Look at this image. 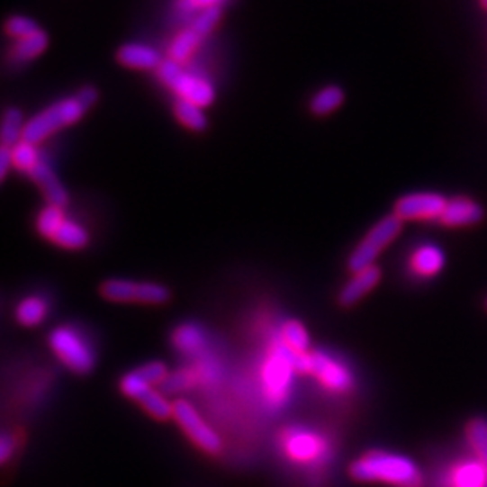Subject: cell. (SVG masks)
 <instances>
[{"label":"cell","mask_w":487,"mask_h":487,"mask_svg":"<svg viewBox=\"0 0 487 487\" xmlns=\"http://www.w3.org/2000/svg\"><path fill=\"white\" fill-rule=\"evenodd\" d=\"M350 476L357 482H383L393 487H420L419 467L404 455L368 451L350 464Z\"/></svg>","instance_id":"obj_1"},{"label":"cell","mask_w":487,"mask_h":487,"mask_svg":"<svg viewBox=\"0 0 487 487\" xmlns=\"http://www.w3.org/2000/svg\"><path fill=\"white\" fill-rule=\"evenodd\" d=\"M98 96L100 95L95 87H84L82 91H78L77 96L57 102L55 105L48 107L46 111L26 122L23 140L39 145L51 138L55 132L78 123L86 116V113L98 102Z\"/></svg>","instance_id":"obj_2"},{"label":"cell","mask_w":487,"mask_h":487,"mask_svg":"<svg viewBox=\"0 0 487 487\" xmlns=\"http://www.w3.org/2000/svg\"><path fill=\"white\" fill-rule=\"evenodd\" d=\"M296 370V354L280 341L267 356L262 368V386L269 402L280 406L287 401Z\"/></svg>","instance_id":"obj_3"},{"label":"cell","mask_w":487,"mask_h":487,"mask_svg":"<svg viewBox=\"0 0 487 487\" xmlns=\"http://www.w3.org/2000/svg\"><path fill=\"white\" fill-rule=\"evenodd\" d=\"M50 347L55 356L75 374L86 375L96 365L91 343L73 327H59L50 334Z\"/></svg>","instance_id":"obj_4"},{"label":"cell","mask_w":487,"mask_h":487,"mask_svg":"<svg viewBox=\"0 0 487 487\" xmlns=\"http://www.w3.org/2000/svg\"><path fill=\"white\" fill-rule=\"evenodd\" d=\"M401 230L402 221L395 213L381 219L352 251L348 258V269L352 273H359L366 267L375 266L377 257L383 253L384 248H388L395 240Z\"/></svg>","instance_id":"obj_5"},{"label":"cell","mask_w":487,"mask_h":487,"mask_svg":"<svg viewBox=\"0 0 487 487\" xmlns=\"http://www.w3.org/2000/svg\"><path fill=\"white\" fill-rule=\"evenodd\" d=\"M100 294L107 302L114 303H145V305H163L172 294L170 289L156 282H136L125 278H111L102 284Z\"/></svg>","instance_id":"obj_6"},{"label":"cell","mask_w":487,"mask_h":487,"mask_svg":"<svg viewBox=\"0 0 487 487\" xmlns=\"http://www.w3.org/2000/svg\"><path fill=\"white\" fill-rule=\"evenodd\" d=\"M158 77L167 87H170L174 93H177L179 98L188 100L203 109L212 105L215 100V91L210 82L186 73L174 60H165L161 64V68L158 69Z\"/></svg>","instance_id":"obj_7"},{"label":"cell","mask_w":487,"mask_h":487,"mask_svg":"<svg viewBox=\"0 0 487 487\" xmlns=\"http://www.w3.org/2000/svg\"><path fill=\"white\" fill-rule=\"evenodd\" d=\"M296 368L314 375L330 392H347L352 386L350 370L325 352L296 354Z\"/></svg>","instance_id":"obj_8"},{"label":"cell","mask_w":487,"mask_h":487,"mask_svg":"<svg viewBox=\"0 0 487 487\" xmlns=\"http://www.w3.org/2000/svg\"><path fill=\"white\" fill-rule=\"evenodd\" d=\"M174 419L183 428V431L192 438V442L210 455H219L222 451V440L217 431L199 415L197 408L186 401L177 399L174 402Z\"/></svg>","instance_id":"obj_9"},{"label":"cell","mask_w":487,"mask_h":487,"mask_svg":"<svg viewBox=\"0 0 487 487\" xmlns=\"http://www.w3.org/2000/svg\"><path fill=\"white\" fill-rule=\"evenodd\" d=\"M282 447L285 455L298 464H320L327 458L329 446L314 431L305 428H289L282 433Z\"/></svg>","instance_id":"obj_10"},{"label":"cell","mask_w":487,"mask_h":487,"mask_svg":"<svg viewBox=\"0 0 487 487\" xmlns=\"http://www.w3.org/2000/svg\"><path fill=\"white\" fill-rule=\"evenodd\" d=\"M221 15L222 14L219 6L204 10L199 15V19L176 39V42L170 48V60L177 64L185 62L195 51V48L203 42V39L213 32V28L221 21Z\"/></svg>","instance_id":"obj_11"},{"label":"cell","mask_w":487,"mask_h":487,"mask_svg":"<svg viewBox=\"0 0 487 487\" xmlns=\"http://www.w3.org/2000/svg\"><path fill=\"white\" fill-rule=\"evenodd\" d=\"M447 201L438 194H410L395 203V215L404 221L440 219Z\"/></svg>","instance_id":"obj_12"},{"label":"cell","mask_w":487,"mask_h":487,"mask_svg":"<svg viewBox=\"0 0 487 487\" xmlns=\"http://www.w3.org/2000/svg\"><path fill=\"white\" fill-rule=\"evenodd\" d=\"M381 280V269L377 266L366 267L359 273H354L348 284L343 285V289L338 294V302L341 307H352L357 302H361Z\"/></svg>","instance_id":"obj_13"},{"label":"cell","mask_w":487,"mask_h":487,"mask_svg":"<svg viewBox=\"0 0 487 487\" xmlns=\"http://www.w3.org/2000/svg\"><path fill=\"white\" fill-rule=\"evenodd\" d=\"M30 177L33 179V183L44 194L48 204L60 206V208H66L69 204V192H68V188L62 185V181L59 179V176L55 174V170L46 161H42L32 172Z\"/></svg>","instance_id":"obj_14"},{"label":"cell","mask_w":487,"mask_h":487,"mask_svg":"<svg viewBox=\"0 0 487 487\" xmlns=\"http://www.w3.org/2000/svg\"><path fill=\"white\" fill-rule=\"evenodd\" d=\"M482 219H483V210L480 204L467 199H453V201H447V206L438 221L444 226L458 228V226L476 224Z\"/></svg>","instance_id":"obj_15"},{"label":"cell","mask_w":487,"mask_h":487,"mask_svg":"<svg viewBox=\"0 0 487 487\" xmlns=\"http://www.w3.org/2000/svg\"><path fill=\"white\" fill-rule=\"evenodd\" d=\"M118 62L122 66H125V68H131V69H141V71L156 69L158 71L165 60L150 46L127 44V46L120 48V51H118Z\"/></svg>","instance_id":"obj_16"},{"label":"cell","mask_w":487,"mask_h":487,"mask_svg":"<svg viewBox=\"0 0 487 487\" xmlns=\"http://www.w3.org/2000/svg\"><path fill=\"white\" fill-rule=\"evenodd\" d=\"M172 345L186 356H199L206 348V332L195 323L179 325L172 334Z\"/></svg>","instance_id":"obj_17"},{"label":"cell","mask_w":487,"mask_h":487,"mask_svg":"<svg viewBox=\"0 0 487 487\" xmlns=\"http://www.w3.org/2000/svg\"><path fill=\"white\" fill-rule=\"evenodd\" d=\"M51 242L68 251H80L89 244V231L80 222L68 219Z\"/></svg>","instance_id":"obj_18"},{"label":"cell","mask_w":487,"mask_h":487,"mask_svg":"<svg viewBox=\"0 0 487 487\" xmlns=\"http://www.w3.org/2000/svg\"><path fill=\"white\" fill-rule=\"evenodd\" d=\"M15 316L24 327H37L48 318V303L41 296H28L17 305Z\"/></svg>","instance_id":"obj_19"},{"label":"cell","mask_w":487,"mask_h":487,"mask_svg":"<svg viewBox=\"0 0 487 487\" xmlns=\"http://www.w3.org/2000/svg\"><path fill=\"white\" fill-rule=\"evenodd\" d=\"M24 129H26V122H24L23 111L15 107L8 109L3 118V132H0L3 147L14 149L17 143H21L24 138Z\"/></svg>","instance_id":"obj_20"},{"label":"cell","mask_w":487,"mask_h":487,"mask_svg":"<svg viewBox=\"0 0 487 487\" xmlns=\"http://www.w3.org/2000/svg\"><path fill=\"white\" fill-rule=\"evenodd\" d=\"M174 113L177 116V120L190 131L194 132H203L208 129V118L206 114L203 113V107L188 102V100H183V98H177L176 105H174Z\"/></svg>","instance_id":"obj_21"},{"label":"cell","mask_w":487,"mask_h":487,"mask_svg":"<svg viewBox=\"0 0 487 487\" xmlns=\"http://www.w3.org/2000/svg\"><path fill=\"white\" fill-rule=\"evenodd\" d=\"M12 156H14V170H19L26 176H32V172L44 161L39 145H33L24 140L12 149Z\"/></svg>","instance_id":"obj_22"},{"label":"cell","mask_w":487,"mask_h":487,"mask_svg":"<svg viewBox=\"0 0 487 487\" xmlns=\"http://www.w3.org/2000/svg\"><path fill=\"white\" fill-rule=\"evenodd\" d=\"M282 343L294 354H307L311 347V338L303 323L289 320L282 327Z\"/></svg>","instance_id":"obj_23"},{"label":"cell","mask_w":487,"mask_h":487,"mask_svg":"<svg viewBox=\"0 0 487 487\" xmlns=\"http://www.w3.org/2000/svg\"><path fill=\"white\" fill-rule=\"evenodd\" d=\"M345 100L343 89L336 86H329L321 89L312 100H311V113L316 116H327L332 114Z\"/></svg>","instance_id":"obj_24"},{"label":"cell","mask_w":487,"mask_h":487,"mask_svg":"<svg viewBox=\"0 0 487 487\" xmlns=\"http://www.w3.org/2000/svg\"><path fill=\"white\" fill-rule=\"evenodd\" d=\"M66 221H68V215H66L64 208L48 204V206L39 213V219H37V230H39V233H41L44 239L53 240L55 235L59 233V230L62 228V224H64Z\"/></svg>","instance_id":"obj_25"},{"label":"cell","mask_w":487,"mask_h":487,"mask_svg":"<svg viewBox=\"0 0 487 487\" xmlns=\"http://www.w3.org/2000/svg\"><path fill=\"white\" fill-rule=\"evenodd\" d=\"M48 33L46 32H39L32 37H26V39H21L15 48H14V57L19 60V62H28V60H33L37 57H41L46 48H48Z\"/></svg>","instance_id":"obj_26"},{"label":"cell","mask_w":487,"mask_h":487,"mask_svg":"<svg viewBox=\"0 0 487 487\" xmlns=\"http://www.w3.org/2000/svg\"><path fill=\"white\" fill-rule=\"evenodd\" d=\"M141 408L150 415L154 417L156 420H167L170 417H174V402H170L167 399L165 393L158 392L156 388L150 390L141 401H140Z\"/></svg>","instance_id":"obj_27"},{"label":"cell","mask_w":487,"mask_h":487,"mask_svg":"<svg viewBox=\"0 0 487 487\" xmlns=\"http://www.w3.org/2000/svg\"><path fill=\"white\" fill-rule=\"evenodd\" d=\"M467 438L471 442V447L476 453L478 462L487 469V420L480 417L469 420Z\"/></svg>","instance_id":"obj_28"},{"label":"cell","mask_w":487,"mask_h":487,"mask_svg":"<svg viewBox=\"0 0 487 487\" xmlns=\"http://www.w3.org/2000/svg\"><path fill=\"white\" fill-rule=\"evenodd\" d=\"M120 388H122V392H123L129 399L138 401V402H140L150 390H154V386H152V384H150L138 370L125 374V375L122 377V381H120Z\"/></svg>","instance_id":"obj_29"},{"label":"cell","mask_w":487,"mask_h":487,"mask_svg":"<svg viewBox=\"0 0 487 487\" xmlns=\"http://www.w3.org/2000/svg\"><path fill=\"white\" fill-rule=\"evenodd\" d=\"M487 482V469L478 464H467L455 473L456 487H483Z\"/></svg>","instance_id":"obj_30"},{"label":"cell","mask_w":487,"mask_h":487,"mask_svg":"<svg viewBox=\"0 0 487 487\" xmlns=\"http://www.w3.org/2000/svg\"><path fill=\"white\" fill-rule=\"evenodd\" d=\"M442 255L433 249V248H422L417 251V255L413 257V267L426 276H431L435 273L440 271L442 267Z\"/></svg>","instance_id":"obj_31"},{"label":"cell","mask_w":487,"mask_h":487,"mask_svg":"<svg viewBox=\"0 0 487 487\" xmlns=\"http://www.w3.org/2000/svg\"><path fill=\"white\" fill-rule=\"evenodd\" d=\"M39 32H41V28L37 26V23L33 19L23 17V15H14L6 23V33L10 37L19 39V41L26 39V37H32V35H35Z\"/></svg>","instance_id":"obj_32"},{"label":"cell","mask_w":487,"mask_h":487,"mask_svg":"<svg viewBox=\"0 0 487 487\" xmlns=\"http://www.w3.org/2000/svg\"><path fill=\"white\" fill-rule=\"evenodd\" d=\"M138 372L152 384V386H159V384H165L170 377V372H168V366L163 363V361H149L145 365H141L138 368Z\"/></svg>","instance_id":"obj_33"},{"label":"cell","mask_w":487,"mask_h":487,"mask_svg":"<svg viewBox=\"0 0 487 487\" xmlns=\"http://www.w3.org/2000/svg\"><path fill=\"white\" fill-rule=\"evenodd\" d=\"M192 381H194L192 374H188V372H176L174 375L168 377V381L163 386H167L168 392H179V390L188 388L192 384Z\"/></svg>","instance_id":"obj_34"},{"label":"cell","mask_w":487,"mask_h":487,"mask_svg":"<svg viewBox=\"0 0 487 487\" xmlns=\"http://www.w3.org/2000/svg\"><path fill=\"white\" fill-rule=\"evenodd\" d=\"M14 168V156L12 149L8 147H0V179L6 181L10 170Z\"/></svg>","instance_id":"obj_35"},{"label":"cell","mask_w":487,"mask_h":487,"mask_svg":"<svg viewBox=\"0 0 487 487\" xmlns=\"http://www.w3.org/2000/svg\"><path fill=\"white\" fill-rule=\"evenodd\" d=\"M14 449H15V437H12L10 433H3V437H0V460L6 464L10 456L14 455Z\"/></svg>","instance_id":"obj_36"},{"label":"cell","mask_w":487,"mask_h":487,"mask_svg":"<svg viewBox=\"0 0 487 487\" xmlns=\"http://www.w3.org/2000/svg\"><path fill=\"white\" fill-rule=\"evenodd\" d=\"M192 6L195 8H213V6H219V0H190Z\"/></svg>","instance_id":"obj_37"},{"label":"cell","mask_w":487,"mask_h":487,"mask_svg":"<svg viewBox=\"0 0 487 487\" xmlns=\"http://www.w3.org/2000/svg\"><path fill=\"white\" fill-rule=\"evenodd\" d=\"M482 3H483V6H485V8H487V0H482Z\"/></svg>","instance_id":"obj_38"},{"label":"cell","mask_w":487,"mask_h":487,"mask_svg":"<svg viewBox=\"0 0 487 487\" xmlns=\"http://www.w3.org/2000/svg\"><path fill=\"white\" fill-rule=\"evenodd\" d=\"M485 305H487V303H485Z\"/></svg>","instance_id":"obj_39"}]
</instances>
